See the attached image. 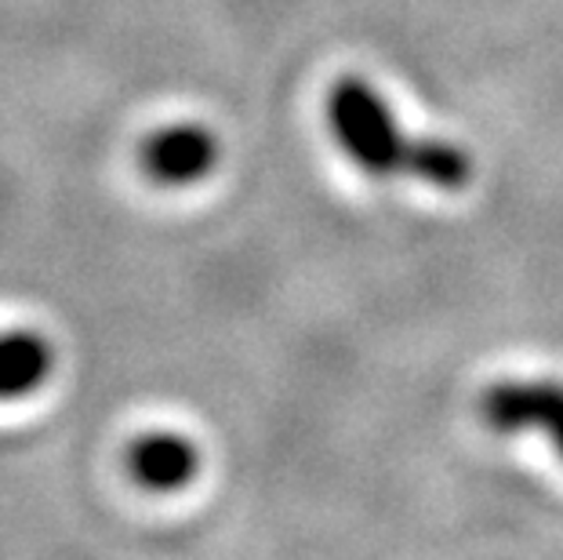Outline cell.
<instances>
[{"label":"cell","mask_w":563,"mask_h":560,"mask_svg":"<svg viewBox=\"0 0 563 560\" xmlns=\"http://www.w3.org/2000/svg\"><path fill=\"white\" fill-rule=\"evenodd\" d=\"M328 124L345 157L367 175H411L440 189H462L473 178L470 153L443 139L407 135L386 99L361 77H342L331 85Z\"/></svg>","instance_id":"6da1fadb"},{"label":"cell","mask_w":563,"mask_h":560,"mask_svg":"<svg viewBox=\"0 0 563 560\" xmlns=\"http://www.w3.org/2000/svg\"><path fill=\"white\" fill-rule=\"evenodd\" d=\"M481 415L490 430H542L563 459V383L556 378H501L481 397Z\"/></svg>","instance_id":"7a4b0ae2"},{"label":"cell","mask_w":563,"mask_h":560,"mask_svg":"<svg viewBox=\"0 0 563 560\" xmlns=\"http://www.w3.org/2000/svg\"><path fill=\"white\" fill-rule=\"evenodd\" d=\"M219 161V142L200 124H175L153 131L142 146V172L161 186H189Z\"/></svg>","instance_id":"3957f363"},{"label":"cell","mask_w":563,"mask_h":560,"mask_svg":"<svg viewBox=\"0 0 563 560\" xmlns=\"http://www.w3.org/2000/svg\"><path fill=\"white\" fill-rule=\"evenodd\" d=\"M200 470V451L183 433L153 430L131 440L128 473L150 492H175L186 487Z\"/></svg>","instance_id":"277c9868"},{"label":"cell","mask_w":563,"mask_h":560,"mask_svg":"<svg viewBox=\"0 0 563 560\" xmlns=\"http://www.w3.org/2000/svg\"><path fill=\"white\" fill-rule=\"evenodd\" d=\"M55 353L33 331H4L0 336V400L33 393L52 375Z\"/></svg>","instance_id":"5b68a950"}]
</instances>
